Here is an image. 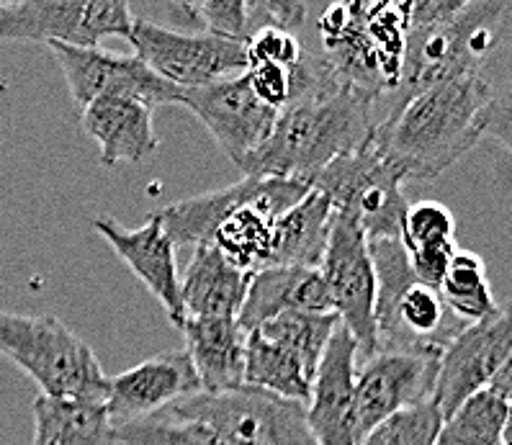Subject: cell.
Returning a JSON list of instances; mask_svg holds the SVG:
<instances>
[{"label":"cell","mask_w":512,"mask_h":445,"mask_svg":"<svg viewBox=\"0 0 512 445\" xmlns=\"http://www.w3.org/2000/svg\"><path fill=\"white\" fill-rule=\"evenodd\" d=\"M494 91L482 73L446 80L376 124V142L407 181H430L484 137Z\"/></svg>","instance_id":"cell-1"},{"label":"cell","mask_w":512,"mask_h":445,"mask_svg":"<svg viewBox=\"0 0 512 445\" xmlns=\"http://www.w3.org/2000/svg\"><path fill=\"white\" fill-rule=\"evenodd\" d=\"M376 103L338 85L299 98L278 111L271 134L240 165L247 178H286L312 183L317 173L374 137Z\"/></svg>","instance_id":"cell-2"},{"label":"cell","mask_w":512,"mask_h":445,"mask_svg":"<svg viewBox=\"0 0 512 445\" xmlns=\"http://www.w3.org/2000/svg\"><path fill=\"white\" fill-rule=\"evenodd\" d=\"M512 3L474 0L461 3L448 19L412 26L404 44L402 70L394 93L384 101L386 119L404 103L446 80L479 73L484 57L510 37ZM379 119V121H381ZM376 121V124H379Z\"/></svg>","instance_id":"cell-3"},{"label":"cell","mask_w":512,"mask_h":445,"mask_svg":"<svg viewBox=\"0 0 512 445\" xmlns=\"http://www.w3.org/2000/svg\"><path fill=\"white\" fill-rule=\"evenodd\" d=\"M0 355L42 389L65 402H106L109 376L83 337L55 314H11L0 309Z\"/></svg>","instance_id":"cell-4"},{"label":"cell","mask_w":512,"mask_h":445,"mask_svg":"<svg viewBox=\"0 0 512 445\" xmlns=\"http://www.w3.org/2000/svg\"><path fill=\"white\" fill-rule=\"evenodd\" d=\"M376 271V337L389 353H443L464 322H458L438 289L417 281L399 240L371 242Z\"/></svg>","instance_id":"cell-5"},{"label":"cell","mask_w":512,"mask_h":445,"mask_svg":"<svg viewBox=\"0 0 512 445\" xmlns=\"http://www.w3.org/2000/svg\"><path fill=\"white\" fill-rule=\"evenodd\" d=\"M404 181L402 170L384 155L376 137H371L332 160L314 175L309 188L320 191L335 211L356 219L368 242H374L399 240L404 211L410 206L402 191Z\"/></svg>","instance_id":"cell-6"},{"label":"cell","mask_w":512,"mask_h":445,"mask_svg":"<svg viewBox=\"0 0 512 445\" xmlns=\"http://www.w3.org/2000/svg\"><path fill=\"white\" fill-rule=\"evenodd\" d=\"M168 409L204 422L229 445H317L307 420V404L255 386L196 394Z\"/></svg>","instance_id":"cell-7"},{"label":"cell","mask_w":512,"mask_h":445,"mask_svg":"<svg viewBox=\"0 0 512 445\" xmlns=\"http://www.w3.org/2000/svg\"><path fill=\"white\" fill-rule=\"evenodd\" d=\"M127 0H29L0 3V42H42L96 49L109 37H132Z\"/></svg>","instance_id":"cell-8"},{"label":"cell","mask_w":512,"mask_h":445,"mask_svg":"<svg viewBox=\"0 0 512 445\" xmlns=\"http://www.w3.org/2000/svg\"><path fill=\"white\" fill-rule=\"evenodd\" d=\"M134 55L150 67L165 83L191 91L219 80L245 75L250 60L247 47L235 39L217 37L209 31L183 34V31L165 29L147 19L134 21L132 37Z\"/></svg>","instance_id":"cell-9"},{"label":"cell","mask_w":512,"mask_h":445,"mask_svg":"<svg viewBox=\"0 0 512 445\" xmlns=\"http://www.w3.org/2000/svg\"><path fill=\"white\" fill-rule=\"evenodd\" d=\"M332 312L353 335L358 350L371 358L379 353L376 337V271L371 260V242L356 219L343 211L332 214L330 242L320 265Z\"/></svg>","instance_id":"cell-10"},{"label":"cell","mask_w":512,"mask_h":445,"mask_svg":"<svg viewBox=\"0 0 512 445\" xmlns=\"http://www.w3.org/2000/svg\"><path fill=\"white\" fill-rule=\"evenodd\" d=\"M49 49L60 62L70 96L80 111L103 96L132 98L152 111L181 103V88L157 78L137 55H114L101 47L83 49L67 44H49Z\"/></svg>","instance_id":"cell-11"},{"label":"cell","mask_w":512,"mask_h":445,"mask_svg":"<svg viewBox=\"0 0 512 445\" xmlns=\"http://www.w3.org/2000/svg\"><path fill=\"white\" fill-rule=\"evenodd\" d=\"M512 350V301L492 317L466 325L443 348L433 399L443 420L456 412L476 391L489 389Z\"/></svg>","instance_id":"cell-12"},{"label":"cell","mask_w":512,"mask_h":445,"mask_svg":"<svg viewBox=\"0 0 512 445\" xmlns=\"http://www.w3.org/2000/svg\"><path fill=\"white\" fill-rule=\"evenodd\" d=\"M183 109L209 129L224 155L240 168L271 134L278 111L260 101L247 75L181 91Z\"/></svg>","instance_id":"cell-13"},{"label":"cell","mask_w":512,"mask_h":445,"mask_svg":"<svg viewBox=\"0 0 512 445\" xmlns=\"http://www.w3.org/2000/svg\"><path fill=\"white\" fill-rule=\"evenodd\" d=\"M440 353L379 350L356 371V440L399 409L433 399Z\"/></svg>","instance_id":"cell-14"},{"label":"cell","mask_w":512,"mask_h":445,"mask_svg":"<svg viewBox=\"0 0 512 445\" xmlns=\"http://www.w3.org/2000/svg\"><path fill=\"white\" fill-rule=\"evenodd\" d=\"M201 394L199 376L186 350L152 355L139 366L109 376L106 412L114 427L157 415L173 404Z\"/></svg>","instance_id":"cell-15"},{"label":"cell","mask_w":512,"mask_h":445,"mask_svg":"<svg viewBox=\"0 0 512 445\" xmlns=\"http://www.w3.org/2000/svg\"><path fill=\"white\" fill-rule=\"evenodd\" d=\"M98 235L109 242L111 250L129 265V271L145 283V289L160 301L168 319L178 330L186 325V307L181 294V268L175 260V245L165 235L163 222L152 214L142 227L127 229L116 219H93Z\"/></svg>","instance_id":"cell-16"},{"label":"cell","mask_w":512,"mask_h":445,"mask_svg":"<svg viewBox=\"0 0 512 445\" xmlns=\"http://www.w3.org/2000/svg\"><path fill=\"white\" fill-rule=\"evenodd\" d=\"M356 353L358 343L340 325L322 355L307 402V420L317 445H358Z\"/></svg>","instance_id":"cell-17"},{"label":"cell","mask_w":512,"mask_h":445,"mask_svg":"<svg viewBox=\"0 0 512 445\" xmlns=\"http://www.w3.org/2000/svg\"><path fill=\"white\" fill-rule=\"evenodd\" d=\"M152 114L150 106L132 98L103 96L80 111V124L98 145L103 165L139 163L160 145Z\"/></svg>","instance_id":"cell-18"},{"label":"cell","mask_w":512,"mask_h":445,"mask_svg":"<svg viewBox=\"0 0 512 445\" xmlns=\"http://www.w3.org/2000/svg\"><path fill=\"white\" fill-rule=\"evenodd\" d=\"M286 312H332L325 278L312 268H263L253 273L245 304L237 314L240 330L253 332Z\"/></svg>","instance_id":"cell-19"},{"label":"cell","mask_w":512,"mask_h":445,"mask_svg":"<svg viewBox=\"0 0 512 445\" xmlns=\"http://www.w3.org/2000/svg\"><path fill=\"white\" fill-rule=\"evenodd\" d=\"M181 330L201 394H219L245 384V332L237 319L188 317Z\"/></svg>","instance_id":"cell-20"},{"label":"cell","mask_w":512,"mask_h":445,"mask_svg":"<svg viewBox=\"0 0 512 445\" xmlns=\"http://www.w3.org/2000/svg\"><path fill=\"white\" fill-rule=\"evenodd\" d=\"M250 278L253 276L227 263L214 245L193 247L186 271L181 273L186 319H237L245 304Z\"/></svg>","instance_id":"cell-21"},{"label":"cell","mask_w":512,"mask_h":445,"mask_svg":"<svg viewBox=\"0 0 512 445\" xmlns=\"http://www.w3.org/2000/svg\"><path fill=\"white\" fill-rule=\"evenodd\" d=\"M399 242L410 258L417 281L438 289L456 255V219L440 201H417L407 206L399 227Z\"/></svg>","instance_id":"cell-22"},{"label":"cell","mask_w":512,"mask_h":445,"mask_svg":"<svg viewBox=\"0 0 512 445\" xmlns=\"http://www.w3.org/2000/svg\"><path fill=\"white\" fill-rule=\"evenodd\" d=\"M330 201L320 191H309L294 209L273 224L271 260L268 268H312L320 271L330 242L332 224Z\"/></svg>","instance_id":"cell-23"},{"label":"cell","mask_w":512,"mask_h":445,"mask_svg":"<svg viewBox=\"0 0 512 445\" xmlns=\"http://www.w3.org/2000/svg\"><path fill=\"white\" fill-rule=\"evenodd\" d=\"M260 183L263 178H247L245 175L242 181L232 183V186L170 204L168 209L157 211V217L175 247L211 245L219 224L242 204L253 201L260 191Z\"/></svg>","instance_id":"cell-24"},{"label":"cell","mask_w":512,"mask_h":445,"mask_svg":"<svg viewBox=\"0 0 512 445\" xmlns=\"http://www.w3.org/2000/svg\"><path fill=\"white\" fill-rule=\"evenodd\" d=\"M34 445H116L106 402L34 399Z\"/></svg>","instance_id":"cell-25"},{"label":"cell","mask_w":512,"mask_h":445,"mask_svg":"<svg viewBox=\"0 0 512 445\" xmlns=\"http://www.w3.org/2000/svg\"><path fill=\"white\" fill-rule=\"evenodd\" d=\"M314 376L317 373L286 345L260 335L258 330L245 335V386L307 404Z\"/></svg>","instance_id":"cell-26"},{"label":"cell","mask_w":512,"mask_h":445,"mask_svg":"<svg viewBox=\"0 0 512 445\" xmlns=\"http://www.w3.org/2000/svg\"><path fill=\"white\" fill-rule=\"evenodd\" d=\"M438 294L448 312L464 325L482 322L500 309L489 286L487 263L469 250H456L446 276L440 281Z\"/></svg>","instance_id":"cell-27"},{"label":"cell","mask_w":512,"mask_h":445,"mask_svg":"<svg viewBox=\"0 0 512 445\" xmlns=\"http://www.w3.org/2000/svg\"><path fill=\"white\" fill-rule=\"evenodd\" d=\"M507 407L494 391H476L443 422L435 445H500Z\"/></svg>","instance_id":"cell-28"},{"label":"cell","mask_w":512,"mask_h":445,"mask_svg":"<svg viewBox=\"0 0 512 445\" xmlns=\"http://www.w3.org/2000/svg\"><path fill=\"white\" fill-rule=\"evenodd\" d=\"M338 327L340 319L335 312H286L263 322L258 332L294 350L317 373L322 355Z\"/></svg>","instance_id":"cell-29"},{"label":"cell","mask_w":512,"mask_h":445,"mask_svg":"<svg viewBox=\"0 0 512 445\" xmlns=\"http://www.w3.org/2000/svg\"><path fill=\"white\" fill-rule=\"evenodd\" d=\"M114 438L121 445H229L209 425L175 415L170 409L114 427Z\"/></svg>","instance_id":"cell-30"},{"label":"cell","mask_w":512,"mask_h":445,"mask_svg":"<svg viewBox=\"0 0 512 445\" xmlns=\"http://www.w3.org/2000/svg\"><path fill=\"white\" fill-rule=\"evenodd\" d=\"M443 422L438 402L425 399L386 417L358 445H435Z\"/></svg>","instance_id":"cell-31"},{"label":"cell","mask_w":512,"mask_h":445,"mask_svg":"<svg viewBox=\"0 0 512 445\" xmlns=\"http://www.w3.org/2000/svg\"><path fill=\"white\" fill-rule=\"evenodd\" d=\"M191 19L201 21L209 34L235 39L245 44L253 34V0H204L183 3Z\"/></svg>","instance_id":"cell-32"},{"label":"cell","mask_w":512,"mask_h":445,"mask_svg":"<svg viewBox=\"0 0 512 445\" xmlns=\"http://www.w3.org/2000/svg\"><path fill=\"white\" fill-rule=\"evenodd\" d=\"M245 47L250 65H281L294 70L302 65L307 55V44L299 42V34L278 29V26H260L253 37L247 39Z\"/></svg>","instance_id":"cell-33"},{"label":"cell","mask_w":512,"mask_h":445,"mask_svg":"<svg viewBox=\"0 0 512 445\" xmlns=\"http://www.w3.org/2000/svg\"><path fill=\"white\" fill-rule=\"evenodd\" d=\"M484 137L497 139L512 155V80L489 101L487 116H484Z\"/></svg>","instance_id":"cell-34"},{"label":"cell","mask_w":512,"mask_h":445,"mask_svg":"<svg viewBox=\"0 0 512 445\" xmlns=\"http://www.w3.org/2000/svg\"><path fill=\"white\" fill-rule=\"evenodd\" d=\"M489 391H494L505 402H512V350L505 358V363H502L500 371H497V376L492 379V384H489Z\"/></svg>","instance_id":"cell-35"},{"label":"cell","mask_w":512,"mask_h":445,"mask_svg":"<svg viewBox=\"0 0 512 445\" xmlns=\"http://www.w3.org/2000/svg\"><path fill=\"white\" fill-rule=\"evenodd\" d=\"M500 445H512V402L507 407V417H505V427H502V443Z\"/></svg>","instance_id":"cell-36"}]
</instances>
